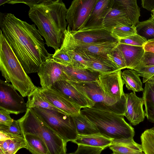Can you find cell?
Wrapping results in <instances>:
<instances>
[{
	"label": "cell",
	"mask_w": 154,
	"mask_h": 154,
	"mask_svg": "<svg viewBox=\"0 0 154 154\" xmlns=\"http://www.w3.org/2000/svg\"><path fill=\"white\" fill-rule=\"evenodd\" d=\"M140 139L145 154H154V127L145 130L141 134Z\"/></svg>",
	"instance_id": "cell-32"
},
{
	"label": "cell",
	"mask_w": 154,
	"mask_h": 154,
	"mask_svg": "<svg viewBox=\"0 0 154 154\" xmlns=\"http://www.w3.org/2000/svg\"><path fill=\"white\" fill-rule=\"evenodd\" d=\"M152 66H154V53L144 51L141 61L138 66L146 67Z\"/></svg>",
	"instance_id": "cell-40"
},
{
	"label": "cell",
	"mask_w": 154,
	"mask_h": 154,
	"mask_svg": "<svg viewBox=\"0 0 154 154\" xmlns=\"http://www.w3.org/2000/svg\"><path fill=\"white\" fill-rule=\"evenodd\" d=\"M76 46L86 61L87 69L89 70L103 74L120 70L108 57L89 54Z\"/></svg>",
	"instance_id": "cell-14"
},
{
	"label": "cell",
	"mask_w": 154,
	"mask_h": 154,
	"mask_svg": "<svg viewBox=\"0 0 154 154\" xmlns=\"http://www.w3.org/2000/svg\"><path fill=\"white\" fill-rule=\"evenodd\" d=\"M76 150L73 154H100L104 149L84 145H78Z\"/></svg>",
	"instance_id": "cell-39"
},
{
	"label": "cell",
	"mask_w": 154,
	"mask_h": 154,
	"mask_svg": "<svg viewBox=\"0 0 154 154\" xmlns=\"http://www.w3.org/2000/svg\"><path fill=\"white\" fill-rule=\"evenodd\" d=\"M110 32L112 35L118 40L137 34L136 26H128L118 24L113 27Z\"/></svg>",
	"instance_id": "cell-33"
},
{
	"label": "cell",
	"mask_w": 154,
	"mask_h": 154,
	"mask_svg": "<svg viewBox=\"0 0 154 154\" xmlns=\"http://www.w3.org/2000/svg\"><path fill=\"white\" fill-rule=\"evenodd\" d=\"M37 73L43 88H51L59 81L69 80L61 65L54 61L52 57L42 63Z\"/></svg>",
	"instance_id": "cell-11"
},
{
	"label": "cell",
	"mask_w": 154,
	"mask_h": 154,
	"mask_svg": "<svg viewBox=\"0 0 154 154\" xmlns=\"http://www.w3.org/2000/svg\"><path fill=\"white\" fill-rule=\"evenodd\" d=\"M121 70L100 74L98 79L101 88L109 98L117 102L125 98L121 77Z\"/></svg>",
	"instance_id": "cell-10"
},
{
	"label": "cell",
	"mask_w": 154,
	"mask_h": 154,
	"mask_svg": "<svg viewBox=\"0 0 154 154\" xmlns=\"http://www.w3.org/2000/svg\"><path fill=\"white\" fill-rule=\"evenodd\" d=\"M118 24L128 26L133 25L125 11L112 0L111 7L104 18L103 28L110 32L113 27Z\"/></svg>",
	"instance_id": "cell-18"
},
{
	"label": "cell",
	"mask_w": 154,
	"mask_h": 154,
	"mask_svg": "<svg viewBox=\"0 0 154 154\" xmlns=\"http://www.w3.org/2000/svg\"><path fill=\"white\" fill-rule=\"evenodd\" d=\"M118 46L122 53L127 68L134 69L139 65L143 55V47L119 43Z\"/></svg>",
	"instance_id": "cell-21"
},
{
	"label": "cell",
	"mask_w": 154,
	"mask_h": 154,
	"mask_svg": "<svg viewBox=\"0 0 154 154\" xmlns=\"http://www.w3.org/2000/svg\"><path fill=\"white\" fill-rule=\"evenodd\" d=\"M72 117L78 135L100 134L96 127L81 112Z\"/></svg>",
	"instance_id": "cell-24"
},
{
	"label": "cell",
	"mask_w": 154,
	"mask_h": 154,
	"mask_svg": "<svg viewBox=\"0 0 154 154\" xmlns=\"http://www.w3.org/2000/svg\"><path fill=\"white\" fill-rule=\"evenodd\" d=\"M147 40L145 38L137 34L119 41V44L134 46L143 47Z\"/></svg>",
	"instance_id": "cell-36"
},
{
	"label": "cell",
	"mask_w": 154,
	"mask_h": 154,
	"mask_svg": "<svg viewBox=\"0 0 154 154\" xmlns=\"http://www.w3.org/2000/svg\"><path fill=\"white\" fill-rule=\"evenodd\" d=\"M18 135L10 134L0 131V141L13 139Z\"/></svg>",
	"instance_id": "cell-44"
},
{
	"label": "cell",
	"mask_w": 154,
	"mask_h": 154,
	"mask_svg": "<svg viewBox=\"0 0 154 154\" xmlns=\"http://www.w3.org/2000/svg\"><path fill=\"white\" fill-rule=\"evenodd\" d=\"M10 140L0 141V151L3 152H8Z\"/></svg>",
	"instance_id": "cell-45"
},
{
	"label": "cell",
	"mask_w": 154,
	"mask_h": 154,
	"mask_svg": "<svg viewBox=\"0 0 154 154\" xmlns=\"http://www.w3.org/2000/svg\"><path fill=\"white\" fill-rule=\"evenodd\" d=\"M74 41L78 48L85 52L106 57H108L107 54H110L119 44V42H111L86 43L77 41L74 38Z\"/></svg>",
	"instance_id": "cell-20"
},
{
	"label": "cell",
	"mask_w": 154,
	"mask_h": 154,
	"mask_svg": "<svg viewBox=\"0 0 154 154\" xmlns=\"http://www.w3.org/2000/svg\"><path fill=\"white\" fill-rule=\"evenodd\" d=\"M109 147L113 153L120 154H141L143 152L141 145L136 143L133 139L112 142Z\"/></svg>",
	"instance_id": "cell-26"
},
{
	"label": "cell",
	"mask_w": 154,
	"mask_h": 154,
	"mask_svg": "<svg viewBox=\"0 0 154 154\" xmlns=\"http://www.w3.org/2000/svg\"><path fill=\"white\" fill-rule=\"evenodd\" d=\"M152 14H151V17L154 18V10L151 11Z\"/></svg>",
	"instance_id": "cell-47"
},
{
	"label": "cell",
	"mask_w": 154,
	"mask_h": 154,
	"mask_svg": "<svg viewBox=\"0 0 154 154\" xmlns=\"http://www.w3.org/2000/svg\"><path fill=\"white\" fill-rule=\"evenodd\" d=\"M14 120L11 117L10 113L0 109V125L9 127L11 125Z\"/></svg>",
	"instance_id": "cell-41"
},
{
	"label": "cell",
	"mask_w": 154,
	"mask_h": 154,
	"mask_svg": "<svg viewBox=\"0 0 154 154\" xmlns=\"http://www.w3.org/2000/svg\"><path fill=\"white\" fill-rule=\"evenodd\" d=\"M23 148H27L24 138L21 134L10 139L7 152L8 154H15L19 150Z\"/></svg>",
	"instance_id": "cell-35"
},
{
	"label": "cell",
	"mask_w": 154,
	"mask_h": 154,
	"mask_svg": "<svg viewBox=\"0 0 154 154\" xmlns=\"http://www.w3.org/2000/svg\"><path fill=\"white\" fill-rule=\"evenodd\" d=\"M143 47L145 51L154 53V38L147 40Z\"/></svg>",
	"instance_id": "cell-42"
},
{
	"label": "cell",
	"mask_w": 154,
	"mask_h": 154,
	"mask_svg": "<svg viewBox=\"0 0 154 154\" xmlns=\"http://www.w3.org/2000/svg\"><path fill=\"white\" fill-rule=\"evenodd\" d=\"M22 135L30 134L40 138L45 144L48 154H64L67 143L48 126L33 108H27L24 115L17 120Z\"/></svg>",
	"instance_id": "cell-5"
},
{
	"label": "cell",
	"mask_w": 154,
	"mask_h": 154,
	"mask_svg": "<svg viewBox=\"0 0 154 154\" xmlns=\"http://www.w3.org/2000/svg\"><path fill=\"white\" fill-rule=\"evenodd\" d=\"M33 109L44 123L66 143L72 142L77 137L72 116L38 107Z\"/></svg>",
	"instance_id": "cell-6"
},
{
	"label": "cell",
	"mask_w": 154,
	"mask_h": 154,
	"mask_svg": "<svg viewBox=\"0 0 154 154\" xmlns=\"http://www.w3.org/2000/svg\"><path fill=\"white\" fill-rule=\"evenodd\" d=\"M72 142L78 145H81L102 148L104 149L109 147L112 141L101 134L88 136L78 135Z\"/></svg>",
	"instance_id": "cell-25"
},
{
	"label": "cell",
	"mask_w": 154,
	"mask_h": 154,
	"mask_svg": "<svg viewBox=\"0 0 154 154\" xmlns=\"http://www.w3.org/2000/svg\"><path fill=\"white\" fill-rule=\"evenodd\" d=\"M141 2L143 8L151 11L154 10V0H142Z\"/></svg>",
	"instance_id": "cell-43"
},
{
	"label": "cell",
	"mask_w": 154,
	"mask_h": 154,
	"mask_svg": "<svg viewBox=\"0 0 154 154\" xmlns=\"http://www.w3.org/2000/svg\"><path fill=\"white\" fill-rule=\"evenodd\" d=\"M51 88L62 92L82 109L92 107L95 104L88 97L66 80L59 81L55 82Z\"/></svg>",
	"instance_id": "cell-16"
},
{
	"label": "cell",
	"mask_w": 154,
	"mask_h": 154,
	"mask_svg": "<svg viewBox=\"0 0 154 154\" xmlns=\"http://www.w3.org/2000/svg\"><path fill=\"white\" fill-rule=\"evenodd\" d=\"M139 76L134 69H128L121 72V77L124 84L128 90L133 92L143 91L142 84Z\"/></svg>",
	"instance_id": "cell-27"
},
{
	"label": "cell",
	"mask_w": 154,
	"mask_h": 154,
	"mask_svg": "<svg viewBox=\"0 0 154 154\" xmlns=\"http://www.w3.org/2000/svg\"><path fill=\"white\" fill-rule=\"evenodd\" d=\"M118 45L110 54H107V56L119 69L121 70L127 67L122 53Z\"/></svg>",
	"instance_id": "cell-34"
},
{
	"label": "cell",
	"mask_w": 154,
	"mask_h": 154,
	"mask_svg": "<svg viewBox=\"0 0 154 154\" xmlns=\"http://www.w3.org/2000/svg\"><path fill=\"white\" fill-rule=\"evenodd\" d=\"M136 27L137 34L147 40L154 38V18L152 17L145 21L139 22Z\"/></svg>",
	"instance_id": "cell-31"
},
{
	"label": "cell",
	"mask_w": 154,
	"mask_h": 154,
	"mask_svg": "<svg viewBox=\"0 0 154 154\" xmlns=\"http://www.w3.org/2000/svg\"><path fill=\"white\" fill-rule=\"evenodd\" d=\"M71 33L75 39L86 43L119 42L110 32L104 28L81 30Z\"/></svg>",
	"instance_id": "cell-15"
},
{
	"label": "cell",
	"mask_w": 154,
	"mask_h": 154,
	"mask_svg": "<svg viewBox=\"0 0 154 154\" xmlns=\"http://www.w3.org/2000/svg\"><path fill=\"white\" fill-rule=\"evenodd\" d=\"M67 81L92 100L95 103L93 107L110 110L124 116L126 98L119 102L109 98L101 88L97 80L80 82Z\"/></svg>",
	"instance_id": "cell-7"
},
{
	"label": "cell",
	"mask_w": 154,
	"mask_h": 154,
	"mask_svg": "<svg viewBox=\"0 0 154 154\" xmlns=\"http://www.w3.org/2000/svg\"><path fill=\"white\" fill-rule=\"evenodd\" d=\"M111 2L112 0H98L81 30L103 28L104 18L111 7Z\"/></svg>",
	"instance_id": "cell-19"
},
{
	"label": "cell",
	"mask_w": 154,
	"mask_h": 154,
	"mask_svg": "<svg viewBox=\"0 0 154 154\" xmlns=\"http://www.w3.org/2000/svg\"><path fill=\"white\" fill-rule=\"evenodd\" d=\"M22 135L26 142V149L32 154H48L45 144L38 136L30 134Z\"/></svg>",
	"instance_id": "cell-30"
},
{
	"label": "cell",
	"mask_w": 154,
	"mask_h": 154,
	"mask_svg": "<svg viewBox=\"0 0 154 154\" xmlns=\"http://www.w3.org/2000/svg\"><path fill=\"white\" fill-rule=\"evenodd\" d=\"M29 18L38 28L48 47L55 51L61 47L67 23V9L61 0H40L29 5Z\"/></svg>",
	"instance_id": "cell-2"
},
{
	"label": "cell",
	"mask_w": 154,
	"mask_h": 154,
	"mask_svg": "<svg viewBox=\"0 0 154 154\" xmlns=\"http://www.w3.org/2000/svg\"><path fill=\"white\" fill-rule=\"evenodd\" d=\"M142 98L145 108V116L154 123V76L146 82Z\"/></svg>",
	"instance_id": "cell-22"
},
{
	"label": "cell",
	"mask_w": 154,
	"mask_h": 154,
	"mask_svg": "<svg viewBox=\"0 0 154 154\" xmlns=\"http://www.w3.org/2000/svg\"><path fill=\"white\" fill-rule=\"evenodd\" d=\"M61 66L69 78L68 81L76 82L95 81L98 80L100 74L86 69H75L70 66Z\"/></svg>",
	"instance_id": "cell-23"
},
{
	"label": "cell",
	"mask_w": 154,
	"mask_h": 154,
	"mask_svg": "<svg viewBox=\"0 0 154 154\" xmlns=\"http://www.w3.org/2000/svg\"><path fill=\"white\" fill-rule=\"evenodd\" d=\"M111 154H118V153H113ZM141 154H145V153L143 152L142 153H141Z\"/></svg>",
	"instance_id": "cell-49"
},
{
	"label": "cell",
	"mask_w": 154,
	"mask_h": 154,
	"mask_svg": "<svg viewBox=\"0 0 154 154\" xmlns=\"http://www.w3.org/2000/svg\"><path fill=\"white\" fill-rule=\"evenodd\" d=\"M0 131L16 135H21V131L18 120H14L11 126L7 127L0 125Z\"/></svg>",
	"instance_id": "cell-38"
},
{
	"label": "cell",
	"mask_w": 154,
	"mask_h": 154,
	"mask_svg": "<svg viewBox=\"0 0 154 154\" xmlns=\"http://www.w3.org/2000/svg\"><path fill=\"white\" fill-rule=\"evenodd\" d=\"M0 154H8V152H4L0 151Z\"/></svg>",
	"instance_id": "cell-48"
},
{
	"label": "cell",
	"mask_w": 154,
	"mask_h": 154,
	"mask_svg": "<svg viewBox=\"0 0 154 154\" xmlns=\"http://www.w3.org/2000/svg\"><path fill=\"white\" fill-rule=\"evenodd\" d=\"M134 70L139 76L143 77V83H146L150 78L154 76V66L146 67L138 66Z\"/></svg>",
	"instance_id": "cell-37"
},
{
	"label": "cell",
	"mask_w": 154,
	"mask_h": 154,
	"mask_svg": "<svg viewBox=\"0 0 154 154\" xmlns=\"http://www.w3.org/2000/svg\"><path fill=\"white\" fill-rule=\"evenodd\" d=\"M113 3L122 8L126 12L132 25L136 26L139 22L140 9L136 0H113Z\"/></svg>",
	"instance_id": "cell-28"
},
{
	"label": "cell",
	"mask_w": 154,
	"mask_h": 154,
	"mask_svg": "<svg viewBox=\"0 0 154 154\" xmlns=\"http://www.w3.org/2000/svg\"><path fill=\"white\" fill-rule=\"evenodd\" d=\"M0 109L10 114L18 115L26 112V104L13 86L6 81L0 80Z\"/></svg>",
	"instance_id": "cell-9"
},
{
	"label": "cell",
	"mask_w": 154,
	"mask_h": 154,
	"mask_svg": "<svg viewBox=\"0 0 154 154\" xmlns=\"http://www.w3.org/2000/svg\"><path fill=\"white\" fill-rule=\"evenodd\" d=\"M98 0H74L67 9L66 19L72 32L83 27Z\"/></svg>",
	"instance_id": "cell-8"
},
{
	"label": "cell",
	"mask_w": 154,
	"mask_h": 154,
	"mask_svg": "<svg viewBox=\"0 0 154 154\" xmlns=\"http://www.w3.org/2000/svg\"><path fill=\"white\" fill-rule=\"evenodd\" d=\"M73 154V153H65V154Z\"/></svg>",
	"instance_id": "cell-50"
},
{
	"label": "cell",
	"mask_w": 154,
	"mask_h": 154,
	"mask_svg": "<svg viewBox=\"0 0 154 154\" xmlns=\"http://www.w3.org/2000/svg\"><path fill=\"white\" fill-rule=\"evenodd\" d=\"M8 0H0V5H3L6 3H7Z\"/></svg>",
	"instance_id": "cell-46"
},
{
	"label": "cell",
	"mask_w": 154,
	"mask_h": 154,
	"mask_svg": "<svg viewBox=\"0 0 154 154\" xmlns=\"http://www.w3.org/2000/svg\"><path fill=\"white\" fill-rule=\"evenodd\" d=\"M125 95L126 102L124 116L131 124L136 125L143 122L145 116L143 108V98L137 97L133 92L125 94Z\"/></svg>",
	"instance_id": "cell-13"
},
{
	"label": "cell",
	"mask_w": 154,
	"mask_h": 154,
	"mask_svg": "<svg viewBox=\"0 0 154 154\" xmlns=\"http://www.w3.org/2000/svg\"><path fill=\"white\" fill-rule=\"evenodd\" d=\"M0 26L3 35L27 74L37 72L42 63L52 56L46 49L35 24L7 13L2 17Z\"/></svg>",
	"instance_id": "cell-1"
},
{
	"label": "cell",
	"mask_w": 154,
	"mask_h": 154,
	"mask_svg": "<svg viewBox=\"0 0 154 154\" xmlns=\"http://www.w3.org/2000/svg\"><path fill=\"white\" fill-rule=\"evenodd\" d=\"M60 48L64 50L69 57L72 62L71 67L87 69L86 61L80 54L75 44L73 37L69 25L64 32L63 40Z\"/></svg>",
	"instance_id": "cell-17"
},
{
	"label": "cell",
	"mask_w": 154,
	"mask_h": 154,
	"mask_svg": "<svg viewBox=\"0 0 154 154\" xmlns=\"http://www.w3.org/2000/svg\"><path fill=\"white\" fill-rule=\"evenodd\" d=\"M0 69L7 82H11L23 97L28 96L37 88L24 70L0 30Z\"/></svg>",
	"instance_id": "cell-4"
},
{
	"label": "cell",
	"mask_w": 154,
	"mask_h": 154,
	"mask_svg": "<svg viewBox=\"0 0 154 154\" xmlns=\"http://www.w3.org/2000/svg\"><path fill=\"white\" fill-rule=\"evenodd\" d=\"M38 92L50 103L65 115L73 116L79 114L82 108L61 92L52 88L37 87Z\"/></svg>",
	"instance_id": "cell-12"
},
{
	"label": "cell",
	"mask_w": 154,
	"mask_h": 154,
	"mask_svg": "<svg viewBox=\"0 0 154 154\" xmlns=\"http://www.w3.org/2000/svg\"><path fill=\"white\" fill-rule=\"evenodd\" d=\"M26 104L27 108L38 107L54 110L64 114L41 95L37 90V88L28 96L27 101Z\"/></svg>",
	"instance_id": "cell-29"
},
{
	"label": "cell",
	"mask_w": 154,
	"mask_h": 154,
	"mask_svg": "<svg viewBox=\"0 0 154 154\" xmlns=\"http://www.w3.org/2000/svg\"><path fill=\"white\" fill-rule=\"evenodd\" d=\"M80 112L96 127L101 135L112 142L133 139L134 129L126 122L123 115L94 107L82 108Z\"/></svg>",
	"instance_id": "cell-3"
}]
</instances>
